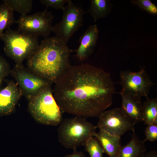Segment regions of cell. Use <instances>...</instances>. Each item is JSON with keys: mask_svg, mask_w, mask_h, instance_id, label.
I'll return each instance as SVG.
<instances>
[{"mask_svg": "<svg viewBox=\"0 0 157 157\" xmlns=\"http://www.w3.org/2000/svg\"><path fill=\"white\" fill-rule=\"evenodd\" d=\"M55 83L53 96L62 112L98 117L113 104L115 88L110 73L89 64L70 65Z\"/></svg>", "mask_w": 157, "mask_h": 157, "instance_id": "cell-1", "label": "cell"}, {"mask_svg": "<svg viewBox=\"0 0 157 157\" xmlns=\"http://www.w3.org/2000/svg\"><path fill=\"white\" fill-rule=\"evenodd\" d=\"M73 50L55 37L47 38L27 59L28 68L38 75L55 83L70 65Z\"/></svg>", "mask_w": 157, "mask_h": 157, "instance_id": "cell-2", "label": "cell"}, {"mask_svg": "<svg viewBox=\"0 0 157 157\" xmlns=\"http://www.w3.org/2000/svg\"><path fill=\"white\" fill-rule=\"evenodd\" d=\"M97 128L84 117L76 116L62 120L58 129L60 143L67 149L76 151L94 137Z\"/></svg>", "mask_w": 157, "mask_h": 157, "instance_id": "cell-3", "label": "cell"}, {"mask_svg": "<svg viewBox=\"0 0 157 157\" xmlns=\"http://www.w3.org/2000/svg\"><path fill=\"white\" fill-rule=\"evenodd\" d=\"M28 107L33 118L41 124L56 126L63 120L62 111L54 97L51 85L29 100Z\"/></svg>", "mask_w": 157, "mask_h": 157, "instance_id": "cell-4", "label": "cell"}, {"mask_svg": "<svg viewBox=\"0 0 157 157\" xmlns=\"http://www.w3.org/2000/svg\"><path fill=\"white\" fill-rule=\"evenodd\" d=\"M0 39L4 42L6 55L17 65H22L39 45L37 38L10 29L4 32Z\"/></svg>", "mask_w": 157, "mask_h": 157, "instance_id": "cell-5", "label": "cell"}, {"mask_svg": "<svg viewBox=\"0 0 157 157\" xmlns=\"http://www.w3.org/2000/svg\"><path fill=\"white\" fill-rule=\"evenodd\" d=\"M47 8L32 15H21L15 22L18 31L32 37L42 36L47 38L52 31V23L54 17Z\"/></svg>", "mask_w": 157, "mask_h": 157, "instance_id": "cell-6", "label": "cell"}, {"mask_svg": "<svg viewBox=\"0 0 157 157\" xmlns=\"http://www.w3.org/2000/svg\"><path fill=\"white\" fill-rule=\"evenodd\" d=\"M61 21L52 28L55 37L67 44L70 38L83 25V10L73 3L71 0L62 10Z\"/></svg>", "mask_w": 157, "mask_h": 157, "instance_id": "cell-7", "label": "cell"}, {"mask_svg": "<svg viewBox=\"0 0 157 157\" xmlns=\"http://www.w3.org/2000/svg\"><path fill=\"white\" fill-rule=\"evenodd\" d=\"M97 127L110 134L121 138L129 131H135V124L121 108L104 111L98 117Z\"/></svg>", "mask_w": 157, "mask_h": 157, "instance_id": "cell-8", "label": "cell"}, {"mask_svg": "<svg viewBox=\"0 0 157 157\" xmlns=\"http://www.w3.org/2000/svg\"><path fill=\"white\" fill-rule=\"evenodd\" d=\"M10 72L15 79L22 94L28 100L52 83L25 67L22 65L16 64Z\"/></svg>", "mask_w": 157, "mask_h": 157, "instance_id": "cell-9", "label": "cell"}, {"mask_svg": "<svg viewBox=\"0 0 157 157\" xmlns=\"http://www.w3.org/2000/svg\"><path fill=\"white\" fill-rule=\"evenodd\" d=\"M120 77L122 91L149 98V91L154 83L144 69L137 72L121 71Z\"/></svg>", "mask_w": 157, "mask_h": 157, "instance_id": "cell-10", "label": "cell"}, {"mask_svg": "<svg viewBox=\"0 0 157 157\" xmlns=\"http://www.w3.org/2000/svg\"><path fill=\"white\" fill-rule=\"evenodd\" d=\"M99 30L97 25L90 26L79 39V45L75 50V56L80 61L87 60L93 53L98 39Z\"/></svg>", "mask_w": 157, "mask_h": 157, "instance_id": "cell-11", "label": "cell"}, {"mask_svg": "<svg viewBox=\"0 0 157 157\" xmlns=\"http://www.w3.org/2000/svg\"><path fill=\"white\" fill-rule=\"evenodd\" d=\"M22 94L16 83H8L0 92V115H7L12 113Z\"/></svg>", "mask_w": 157, "mask_h": 157, "instance_id": "cell-12", "label": "cell"}, {"mask_svg": "<svg viewBox=\"0 0 157 157\" xmlns=\"http://www.w3.org/2000/svg\"><path fill=\"white\" fill-rule=\"evenodd\" d=\"M119 94L122 111L135 124L142 121V97L122 90Z\"/></svg>", "mask_w": 157, "mask_h": 157, "instance_id": "cell-13", "label": "cell"}, {"mask_svg": "<svg viewBox=\"0 0 157 157\" xmlns=\"http://www.w3.org/2000/svg\"><path fill=\"white\" fill-rule=\"evenodd\" d=\"M132 132L129 142L120 147L117 157H142L146 152L145 141L140 140L135 131Z\"/></svg>", "mask_w": 157, "mask_h": 157, "instance_id": "cell-14", "label": "cell"}, {"mask_svg": "<svg viewBox=\"0 0 157 157\" xmlns=\"http://www.w3.org/2000/svg\"><path fill=\"white\" fill-rule=\"evenodd\" d=\"M94 137L98 140L105 153L109 157H117L121 146V138L112 135L101 130L96 132Z\"/></svg>", "mask_w": 157, "mask_h": 157, "instance_id": "cell-15", "label": "cell"}, {"mask_svg": "<svg viewBox=\"0 0 157 157\" xmlns=\"http://www.w3.org/2000/svg\"><path fill=\"white\" fill-rule=\"evenodd\" d=\"M110 8L109 1L91 0L90 7L85 13H90L95 22L100 18L105 17L109 13Z\"/></svg>", "mask_w": 157, "mask_h": 157, "instance_id": "cell-16", "label": "cell"}, {"mask_svg": "<svg viewBox=\"0 0 157 157\" xmlns=\"http://www.w3.org/2000/svg\"><path fill=\"white\" fill-rule=\"evenodd\" d=\"M142 121L147 125L157 124V99L148 98L142 105Z\"/></svg>", "mask_w": 157, "mask_h": 157, "instance_id": "cell-17", "label": "cell"}, {"mask_svg": "<svg viewBox=\"0 0 157 157\" xmlns=\"http://www.w3.org/2000/svg\"><path fill=\"white\" fill-rule=\"evenodd\" d=\"M16 21L14 11L4 3L0 4V38L4 30L10 29Z\"/></svg>", "mask_w": 157, "mask_h": 157, "instance_id": "cell-18", "label": "cell"}, {"mask_svg": "<svg viewBox=\"0 0 157 157\" xmlns=\"http://www.w3.org/2000/svg\"><path fill=\"white\" fill-rule=\"evenodd\" d=\"M33 0H3V3L21 15H27L32 8Z\"/></svg>", "mask_w": 157, "mask_h": 157, "instance_id": "cell-19", "label": "cell"}, {"mask_svg": "<svg viewBox=\"0 0 157 157\" xmlns=\"http://www.w3.org/2000/svg\"><path fill=\"white\" fill-rule=\"evenodd\" d=\"M90 157H104V149L98 140L94 137L90 138L84 145Z\"/></svg>", "mask_w": 157, "mask_h": 157, "instance_id": "cell-20", "label": "cell"}, {"mask_svg": "<svg viewBox=\"0 0 157 157\" xmlns=\"http://www.w3.org/2000/svg\"><path fill=\"white\" fill-rule=\"evenodd\" d=\"M131 2L140 8L152 15L157 14V7L149 0H133Z\"/></svg>", "mask_w": 157, "mask_h": 157, "instance_id": "cell-21", "label": "cell"}, {"mask_svg": "<svg viewBox=\"0 0 157 157\" xmlns=\"http://www.w3.org/2000/svg\"><path fill=\"white\" fill-rule=\"evenodd\" d=\"M146 138L145 142L149 140L155 142L157 140V124H152L147 125L144 131Z\"/></svg>", "mask_w": 157, "mask_h": 157, "instance_id": "cell-22", "label": "cell"}, {"mask_svg": "<svg viewBox=\"0 0 157 157\" xmlns=\"http://www.w3.org/2000/svg\"><path fill=\"white\" fill-rule=\"evenodd\" d=\"M70 0H40V1L47 7H51L57 10L62 9L65 7L64 5L68 3Z\"/></svg>", "mask_w": 157, "mask_h": 157, "instance_id": "cell-23", "label": "cell"}, {"mask_svg": "<svg viewBox=\"0 0 157 157\" xmlns=\"http://www.w3.org/2000/svg\"><path fill=\"white\" fill-rule=\"evenodd\" d=\"M9 64L6 59L0 56V82L10 72Z\"/></svg>", "mask_w": 157, "mask_h": 157, "instance_id": "cell-24", "label": "cell"}, {"mask_svg": "<svg viewBox=\"0 0 157 157\" xmlns=\"http://www.w3.org/2000/svg\"><path fill=\"white\" fill-rule=\"evenodd\" d=\"M64 157H85V156L82 152L75 151L71 154L67 155Z\"/></svg>", "mask_w": 157, "mask_h": 157, "instance_id": "cell-25", "label": "cell"}, {"mask_svg": "<svg viewBox=\"0 0 157 157\" xmlns=\"http://www.w3.org/2000/svg\"><path fill=\"white\" fill-rule=\"evenodd\" d=\"M142 157H157V152L155 151H151L145 152Z\"/></svg>", "mask_w": 157, "mask_h": 157, "instance_id": "cell-26", "label": "cell"}]
</instances>
